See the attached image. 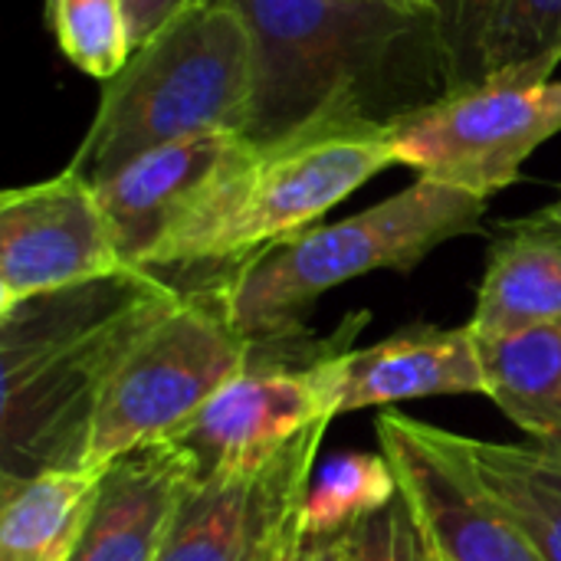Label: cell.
Returning <instances> with one entry per match:
<instances>
[{
    "label": "cell",
    "instance_id": "cell-1",
    "mask_svg": "<svg viewBox=\"0 0 561 561\" xmlns=\"http://www.w3.org/2000/svg\"><path fill=\"white\" fill-rule=\"evenodd\" d=\"M253 43L250 141L319 122H385L450 95L431 10L375 0H233Z\"/></svg>",
    "mask_w": 561,
    "mask_h": 561
},
{
    "label": "cell",
    "instance_id": "cell-2",
    "mask_svg": "<svg viewBox=\"0 0 561 561\" xmlns=\"http://www.w3.org/2000/svg\"><path fill=\"white\" fill-rule=\"evenodd\" d=\"M184 286L125 266L0 312V477L89 467L105 385Z\"/></svg>",
    "mask_w": 561,
    "mask_h": 561
},
{
    "label": "cell",
    "instance_id": "cell-3",
    "mask_svg": "<svg viewBox=\"0 0 561 561\" xmlns=\"http://www.w3.org/2000/svg\"><path fill=\"white\" fill-rule=\"evenodd\" d=\"M398 164L391 125L319 122L273 141H247L164 240L151 270L220 276L250 256L316 227L365 181Z\"/></svg>",
    "mask_w": 561,
    "mask_h": 561
},
{
    "label": "cell",
    "instance_id": "cell-4",
    "mask_svg": "<svg viewBox=\"0 0 561 561\" xmlns=\"http://www.w3.org/2000/svg\"><path fill=\"white\" fill-rule=\"evenodd\" d=\"M102 85L95 118L66 164L92 187L151 148L247 135L253 43L240 7L233 0L187 7Z\"/></svg>",
    "mask_w": 561,
    "mask_h": 561
},
{
    "label": "cell",
    "instance_id": "cell-5",
    "mask_svg": "<svg viewBox=\"0 0 561 561\" xmlns=\"http://www.w3.org/2000/svg\"><path fill=\"white\" fill-rule=\"evenodd\" d=\"M483 214L486 197L421 178L355 217L316 224L194 283H210L220 293L233 325L250 342L286 339L306 332V312L329 289L375 270L408 273L447 240L480 233Z\"/></svg>",
    "mask_w": 561,
    "mask_h": 561
},
{
    "label": "cell",
    "instance_id": "cell-6",
    "mask_svg": "<svg viewBox=\"0 0 561 561\" xmlns=\"http://www.w3.org/2000/svg\"><path fill=\"white\" fill-rule=\"evenodd\" d=\"M253 342L233 325L210 283H187L181 299L128 348L99 401L89 467L178 440V434L230 385Z\"/></svg>",
    "mask_w": 561,
    "mask_h": 561
},
{
    "label": "cell",
    "instance_id": "cell-7",
    "mask_svg": "<svg viewBox=\"0 0 561 561\" xmlns=\"http://www.w3.org/2000/svg\"><path fill=\"white\" fill-rule=\"evenodd\" d=\"M559 131L561 82H483L398 118L391 141L398 164L490 201Z\"/></svg>",
    "mask_w": 561,
    "mask_h": 561
},
{
    "label": "cell",
    "instance_id": "cell-8",
    "mask_svg": "<svg viewBox=\"0 0 561 561\" xmlns=\"http://www.w3.org/2000/svg\"><path fill=\"white\" fill-rule=\"evenodd\" d=\"M365 319V312L348 319L332 339L299 332L253 342L243 371L224 385L174 440L194 460L197 480L256 467L312 424L332 421L325 408L322 362L348 345Z\"/></svg>",
    "mask_w": 561,
    "mask_h": 561
},
{
    "label": "cell",
    "instance_id": "cell-9",
    "mask_svg": "<svg viewBox=\"0 0 561 561\" xmlns=\"http://www.w3.org/2000/svg\"><path fill=\"white\" fill-rule=\"evenodd\" d=\"M325 427L312 424L256 467L201 477L158 561H296Z\"/></svg>",
    "mask_w": 561,
    "mask_h": 561
},
{
    "label": "cell",
    "instance_id": "cell-10",
    "mask_svg": "<svg viewBox=\"0 0 561 561\" xmlns=\"http://www.w3.org/2000/svg\"><path fill=\"white\" fill-rule=\"evenodd\" d=\"M125 270L95 187L62 168L0 197V312Z\"/></svg>",
    "mask_w": 561,
    "mask_h": 561
},
{
    "label": "cell",
    "instance_id": "cell-11",
    "mask_svg": "<svg viewBox=\"0 0 561 561\" xmlns=\"http://www.w3.org/2000/svg\"><path fill=\"white\" fill-rule=\"evenodd\" d=\"M381 454L440 561H546L523 529L437 444L434 424L401 411L378 417Z\"/></svg>",
    "mask_w": 561,
    "mask_h": 561
},
{
    "label": "cell",
    "instance_id": "cell-12",
    "mask_svg": "<svg viewBox=\"0 0 561 561\" xmlns=\"http://www.w3.org/2000/svg\"><path fill=\"white\" fill-rule=\"evenodd\" d=\"M322 388L329 417H339L437 394H486V375L470 325H411L368 348H335L322 362Z\"/></svg>",
    "mask_w": 561,
    "mask_h": 561
},
{
    "label": "cell",
    "instance_id": "cell-13",
    "mask_svg": "<svg viewBox=\"0 0 561 561\" xmlns=\"http://www.w3.org/2000/svg\"><path fill=\"white\" fill-rule=\"evenodd\" d=\"M247 135H201L151 148L95 184L125 266L151 270L164 240L240 158Z\"/></svg>",
    "mask_w": 561,
    "mask_h": 561
},
{
    "label": "cell",
    "instance_id": "cell-14",
    "mask_svg": "<svg viewBox=\"0 0 561 561\" xmlns=\"http://www.w3.org/2000/svg\"><path fill=\"white\" fill-rule=\"evenodd\" d=\"M194 483L197 467L174 440L112 460L69 561H158Z\"/></svg>",
    "mask_w": 561,
    "mask_h": 561
},
{
    "label": "cell",
    "instance_id": "cell-15",
    "mask_svg": "<svg viewBox=\"0 0 561 561\" xmlns=\"http://www.w3.org/2000/svg\"><path fill=\"white\" fill-rule=\"evenodd\" d=\"M552 322H561V230L533 214L506 224L493 243L467 325L477 342H493Z\"/></svg>",
    "mask_w": 561,
    "mask_h": 561
},
{
    "label": "cell",
    "instance_id": "cell-16",
    "mask_svg": "<svg viewBox=\"0 0 561 561\" xmlns=\"http://www.w3.org/2000/svg\"><path fill=\"white\" fill-rule=\"evenodd\" d=\"M437 444L523 529L546 561H561V440L496 444L434 427Z\"/></svg>",
    "mask_w": 561,
    "mask_h": 561
},
{
    "label": "cell",
    "instance_id": "cell-17",
    "mask_svg": "<svg viewBox=\"0 0 561 561\" xmlns=\"http://www.w3.org/2000/svg\"><path fill=\"white\" fill-rule=\"evenodd\" d=\"M102 480L105 467L0 477V561H69Z\"/></svg>",
    "mask_w": 561,
    "mask_h": 561
},
{
    "label": "cell",
    "instance_id": "cell-18",
    "mask_svg": "<svg viewBox=\"0 0 561 561\" xmlns=\"http://www.w3.org/2000/svg\"><path fill=\"white\" fill-rule=\"evenodd\" d=\"M486 398L533 440H561V322L480 342Z\"/></svg>",
    "mask_w": 561,
    "mask_h": 561
},
{
    "label": "cell",
    "instance_id": "cell-19",
    "mask_svg": "<svg viewBox=\"0 0 561 561\" xmlns=\"http://www.w3.org/2000/svg\"><path fill=\"white\" fill-rule=\"evenodd\" d=\"M561 62V0H500L486 82H549Z\"/></svg>",
    "mask_w": 561,
    "mask_h": 561
},
{
    "label": "cell",
    "instance_id": "cell-20",
    "mask_svg": "<svg viewBox=\"0 0 561 561\" xmlns=\"http://www.w3.org/2000/svg\"><path fill=\"white\" fill-rule=\"evenodd\" d=\"M398 493V477L385 454H345L329 460L309 486L302 533H348L362 516L375 513Z\"/></svg>",
    "mask_w": 561,
    "mask_h": 561
},
{
    "label": "cell",
    "instance_id": "cell-21",
    "mask_svg": "<svg viewBox=\"0 0 561 561\" xmlns=\"http://www.w3.org/2000/svg\"><path fill=\"white\" fill-rule=\"evenodd\" d=\"M53 26L66 59L85 76L108 82L131 56V33L122 0H49Z\"/></svg>",
    "mask_w": 561,
    "mask_h": 561
},
{
    "label": "cell",
    "instance_id": "cell-22",
    "mask_svg": "<svg viewBox=\"0 0 561 561\" xmlns=\"http://www.w3.org/2000/svg\"><path fill=\"white\" fill-rule=\"evenodd\" d=\"M447 53L450 89L486 82V46L500 0H427Z\"/></svg>",
    "mask_w": 561,
    "mask_h": 561
},
{
    "label": "cell",
    "instance_id": "cell-23",
    "mask_svg": "<svg viewBox=\"0 0 561 561\" xmlns=\"http://www.w3.org/2000/svg\"><path fill=\"white\" fill-rule=\"evenodd\" d=\"M348 552L352 561H437L434 546L401 486L385 506L362 516L348 529Z\"/></svg>",
    "mask_w": 561,
    "mask_h": 561
},
{
    "label": "cell",
    "instance_id": "cell-24",
    "mask_svg": "<svg viewBox=\"0 0 561 561\" xmlns=\"http://www.w3.org/2000/svg\"><path fill=\"white\" fill-rule=\"evenodd\" d=\"M125 16H128V33H131V53L148 43L161 26H168L178 13H184L194 3L204 0H122Z\"/></svg>",
    "mask_w": 561,
    "mask_h": 561
},
{
    "label": "cell",
    "instance_id": "cell-25",
    "mask_svg": "<svg viewBox=\"0 0 561 561\" xmlns=\"http://www.w3.org/2000/svg\"><path fill=\"white\" fill-rule=\"evenodd\" d=\"M296 561H352L348 533H335V536H306L302 533V546L296 552Z\"/></svg>",
    "mask_w": 561,
    "mask_h": 561
},
{
    "label": "cell",
    "instance_id": "cell-26",
    "mask_svg": "<svg viewBox=\"0 0 561 561\" xmlns=\"http://www.w3.org/2000/svg\"><path fill=\"white\" fill-rule=\"evenodd\" d=\"M375 3H391V7H404V10H431L427 0H375Z\"/></svg>",
    "mask_w": 561,
    "mask_h": 561
},
{
    "label": "cell",
    "instance_id": "cell-27",
    "mask_svg": "<svg viewBox=\"0 0 561 561\" xmlns=\"http://www.w3.org/2000/svg\"><path fill=\"white\" fill-rule=\"evenodd\" d=\"M546 220H556V224H561V197L552 204V207H546V210H539Z\"/></svg>",
    "mask_w": 561,
    "mask_h": 561
},
{
    "label": "cell",
    "instance_id": "cell-28",
    "mask_svg": "<svg viewBox=\"0 0 561 561\" xmlns=\"http://www.w3.org/2000/svg\"><path fill=\"white\" fill-rule=\"evenodd\" d=\"M539 217H542V214H539ZM542 220H546V217H542ZM546 224H552L556 230H561V224H556V220H546Z\"/></svg>",
    "mask_w": 561,
    "mask_h": 561
},
{
    "label": "cell",
    "instance_id": "cell-29",
    "mask_svg": "<svg viewBox=\"0 0 561 561\" xmlns=\"http://www.w3.org/2000/svg\"><path fill=\"white\" fill-rule=\"evenodd\" d=\"M46 3H49V0H46Z\"/></svg>",
    "mask_w": 561,
    "mask_h": 561
},
{
    "label": "cell",
    "instance_id": "cell-30",
    "mask_svg": "<svg viewBox=\"0 0 561 561\" xmlns=\"http://www.w3.org/2000/svg\"><path fill=\"white\" fill-rule=\"evenodd\" d=\"M437 561H440V559H437Z\"/></svg>",
    "mask_w": 561,
    "mask_h": 561
}]
</instances>
